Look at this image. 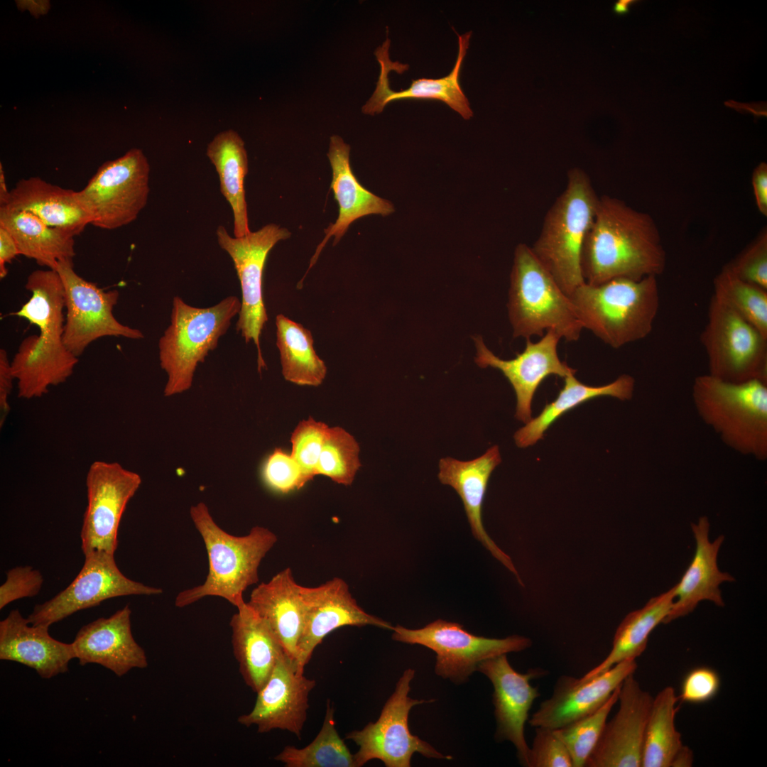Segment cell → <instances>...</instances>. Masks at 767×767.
I'll list each match as a JSON object with an SVG mask.
<instances>
[{
	"mask_svg": "<svg viewBox=\"0 0 767 767\" xmlns=\"http://www.w3.org/2000/svg\"><path fill=\"white\" fill-rule=\"evenodd\" d=\"M300 586L290 567L255 587L248 605L265 622L295 663L304 624Z\"/></svg>",
	"mask_w": 767,
	"mask_h": 767,
	"instance_id": "obj_29",
	"label": "cell"
},
{
	"mask_svg": "<svg viewBox=\"0 0 767 767\" xmlns=\"http://www.w3.org/2000/svg\"><path fill=\"white\" fill-rule=\"evenodd\" d=\"M0 225L13 237L21 255L55 270L75 256L72 235L48 226L32 213L0 206Z\"/></svg>",
	"mask_w": 767,
	"mask_h": 767,
	"instance_id": "obj_32",
	"label": "cell"
},
{
	"mask_svg": "<svg viewBox=\"0 0 767 767\" xmlns=\"http://www.w3.org/2000/svg\"><path fill=\"white\" fill-rule=\"evenodd\" d=\"M190 513L203 539L209 570L203 584L178 593L175 605L182 608L214 596L240 608L246 604L245 590L259 581V567L277 542L276 535L262 526L252 528L246 535H231L215 523L203 502L191 506Z\"/></svg>",
	"mask_w": 767,
	"mask_h": 767,
	"instance_id": "obj_2",
	"label": "cell"
},
{
	"mask_svg": "<svg viewBox=\"0 0 767 767\" xmlns=\"http://www.w3.org/2000/svg\"><path fill=\"white\" fill-rule=\"evenodd\" d=\"M720 685V677L715 670L707 666L696 667L685 675L678 698L690 704L705 703L717 695Z\"/></svg>",
	"mask_w": 767,
	"mask_h": 767,
	"instance_id": "obj_47",
	"label": "cell"
},
{
	"mask_svg": "<svg viewBox=\"0 0 767 767\" xmlns=\"http://www.w3.org/2000/svg\"><path fill=\"white\" fill-rule=\"evenodd\" d=\"M752 185L756 202L759 211L767 215V165L760 163L754 170Z\"/></svg>",
	"mask_w": 767,
	"mask_h": 767,
	"instance_id": "obj_49",
	"label": "cell"
},
{
	"mask_svg": "<svg viewBox=\"0 0 767 767\" xmlns=\"http://www.w3.org/2000/svg\"><path fill=\"white\" fill-rule=\"evenodd\" d=\"M350 146L338 136H332L327 156L332 170L330 188L339 205V216L325 230V236L318 245L310 263L309 270L317 261L328 239L334 236L336 245L356 219L369 214L386 216L394 211L393 205L365 189L354 176L349 163Z\"/></svg>",
	"mask_w": 767,
	"mask_h": 767,
	"instance_id": "obj_27",
	"label": "cell"
},
{
	"mask_svg": "<svg viewBox=\"0 0 767 767\" xmlns=\"http://www.w3.org/2000/svg\"><path fill=\"white\" fill-rule=\"evenodd\" d=\"M700 342L709 374L731 382L767 383V338L713 297Z\"/></svg>",
	"mask_w": 767,
	"mask_h": 767,
	"instance_id": "obj_11",
	"label": "cell"
},
{
	"mask_svg": "<svg viewBox=\"0 0 767 767\" xmlns=\"http://www.w3.org/2000/svg\"><path fill=\"white\" fill-rule=\"evenodd\" d=\"M241 306L234 295L208 308L192 306L178 295L173 298L170 323L158 341L160 365L168 376L165 396L181 393L192 386L198 364L217 347Z\"/></svg>",
	"mask_w": 767,
	"mask_h": 767,
	"instance_id": "obj_6",
	"label": "cell"
},
{
	"mask_svg": "<svg viewBox=\"0 0 767 767\" xmlns=\"http://www.w3.org/2000/svg\"><path fill=\"white\" fill-rule=\"evenodd\" d=\"M276 326L284 379L298 385L320 386L327 367L314 349L310 331L282 314L276 316Z\"/></svg>",
	"mask_w": 767,
	"mask_h": 767,
	"instance_id": "obj_36",
	"label": "cell"
},
{
	"mask_svg": "<svg viewBox=\"0 0 767 767\" xmlns=\"http://www.w3.org/2000/svg\"><path fill=\"white\" fill-rule=\"evenodd\" d=\"M636 2L634 0H619L616 1L614 6V11L618 14H625L629 10V7Z\"/></svg>",
	"mask_w": 767,
	"mask_h": 767,
	"instance_id": "obj_53",
	"label": "cell"
},
{
	"mask_svg": "<svg viewBox=\"0 0 767 767\" xmlns=\"http://www.w3.org/2000/svg\"><path fill=\"white\" fill-rule=\"evenodd\" d=\"M653 697L633 673L620 687L619 709L606 721L587 767H641L644 734Z\"/></svg>",
	"mask_w": 767,
	"mask_h": 767,
	"instance_id": "obj_20",
	"label": "cell"
},
{
	"mask_svg": "<svg viewBox=\"0 0 767 767\" xmlns=\"http://www.w3.org/2000/svg\"><path fill=\"white\" fill-rule=\"evenodd\" d=\"M693 761V754L687 746H683L675 757L672 767L691 766Z\"/></svg>",
	"mask_w": 767,
	"mask_h": 767,
	"instance_id": "obj_51",
	"label": "cell"
},
{
	"mask_svg": "<svg viewBox=\"0 0 767 767\" xmlns=\"http://www.w3.org/2000/svg\"><path fill=\"white\" fill-rule=\"evenodd\" d=\"M636 668V660H626L590 678L560 677L529 724L557 729L594 712Z\"/></svg>",
	"mask_w": 767,
	"mask_h": 767,
	"instance_id": "obj_21",
	"label": "cell"
},
{
	"mask_svg": "<svg viewBox=\"0 0 767 767\" xmlns=\"http://www.w3.org/2000/svg\"><path fill=\"white\" fill-rule=\"evenodd\" d=\"M508 309L514 337L553 330L573 342L583 329L570 298L525 244L515 250Z\"/></svg>",
	"mask_w": 767,
	"mask_h": 767,
	"instance_id": "obj_7",
	"label": "cell"
},
{
	"mask_svg": "<svg viewBox=\"0 0 767 767\" xmlns=\"http://www.w3.org/2000/svg\"><path fill=\"white\" fill-rule=\"evenodd\" d=\"M691 528L695 540V554L680 581L674 586V602L664 624L689 614L702 601L724 606L719 586L724 582L734 581L730 574L721 572L717 566V555L724 536L709 540V523L706 516L700 517L697 523H692Z\"/></svg>",
	"mask_w": 767,
	"mask_h": 767,
	"instance_id": "obj_26",
	"label": "cell"
},
{
	"mask_svg": "<svg viewBox=\"0 0 767 767\" xmlns=\"http://www.w3.org/2000/svg\"><path fill=\"white\" fill-rule=\"evenodd\" d=\"M233 652L246 685L257 692L284 651L265 622L248 605L237 609L230 621Z\"/></svg>",
	"mask_w": 767,
	"mask_h": 767,
	"instance_id": "obj_30",
	"label": "cell"
},
{
	"mask_svg": "<svg viewBox=\"0 0 767 767\" xmlns=\"http://www.w3.org/2000/svg\"><path fill=\"white\" fill-rule=\"evenodd\" d=\"M49 627L29 624L18 609L0 621V659L23 664L43 679L66 673L73 646L53 638Z\"/></svg>",
	"mask_w": 767,
	"mask_h": 767,
	"instance_id": "obj_25",
	"label": "cell"
},
{
	"mask_svg": "<svg viewBox=\"0 0 767 767\" xmlns=\"http://www.w3.org/2000/svg\"><path fill=\"white\" fill-rule=\"evenodd\" d=\"M583 328L612 348L646 338L659 309L657 277L586 283L569 296Z\"/></svg>",
	"mask_w": 767,
	"mask_h": 767,
	"instance_id": "obj_3",
	"label": "cell"
},
{
	"mask_svg": "<svg viewBox=\"0 0 767 767\" xmlns=\"http://www.w3.org/2000/svg\"><path fill=\"white\" fill-rule=\"evenodd\" d=\"M13 376L11 364L7 352L0 349V427L1 428L9 414L11 408L9 398L13 388Z\"/></svg>",
	"mask_w": 767,
	"mask_h": 767,
	"instance_id": "obj_48",
	"label": "cell"
},
{
	"mask_svg": "<svg viewBox=\"0 0 767 767\" xmlns=\"http://www.w3.org/2000/svg\"><path fill=\"white\" fill-rule=\"evenodd\" d=\"M665 265V252L653 218L616 197H599L581 251L584 282L599 285L614 278L657 277Z\"/></svg>",
	"mask_w": 767,
	"mask_h": 767,
	"instance_id": "obj_1",
	"label": "cell"
},
{
	"mask_svg": "<svg viewBox=\"0 0 767 767\" xmlns=\"http://www.w3.org/2000/svg\"><path fill=\"white\" fill-rule=\"evenodd\" d=\"M678 701L670 686L653 698L645 730L641 767H670L684 746L675 724Z\"/></svg>",
	"mask_w": 767,
	"mask_h": 767,
	"instance_id": "obj_37",
	"label": "cell"
},
{
	"mask_svg": "<svg viewBox=\"0 0 767 767\" xmlns=\"http://www.w3.org/2000/svg\"><path fill=\"white\" fill-rule=\"evenodd\" d=\"M477 670L485 675L494 687L495 739L498 741H511L520 763L528 767L530 747L525 738V724L533 701L540 695L538 688L530 682L545 672L536 668L526 673H518L510 665L506 654L479 663Z\"/></svg>",
	"mask_w": 767,
	"mask_h": 767,
	"instance_id": "obj_19",
	"label": "cell"
},
{
	"mask_svg": "<svg viewBox=\"0 0 767 767\" xmlns=\"http://www.w3.org/2000/svg\"><path fill=\"white\" fill-rule=\"evenodd\" d=\"M472 32L469 31L458 36V54L455 65L450 73L440 79L420 78L412 80L411 85L406 89L394 92L389 87L388 75L394 70L400 74L408 70V65L398 62H392L388 55L390 40L387 38L383 45L375 52L377 60L381 66V71L376 89L362 107L365 114H374L383 111L385 106L393 101L415 99H435L445 102L457 111L464 119L473 116L469 102L459 85V77L463 62L469 47Z\"/></svg>",
	"mask_w": 767,
	"mask_h": 767,
	"instance_id": "obj_22",
	"label": "cell"
},
{
	"mask_svg": "<svg viewBox=\"0 0 767 767\" xmlns=\"http://www.w3.org/2000/svg\"><path fill=\"white\" fill-rule=\"evenodd\" d=\"M334 709L330 702L322 727L314 740L304 748L286 746L274 757L287 767H355L349 751L336 729Z\"/></svg>",
	"mask_w": 767,
	"mask_h": 767,
	"instance_id": "obj_38",
	"label": "cell"
},
{
	"mask_svg": "<svg viewBox=\"0 0 767 767\" xmlns=\"http://www.w3.org/2000/svg\"><path fill=\"white\" fill-rule=\"evenodd\" d=\"M712 297L767 338V290L746 282L725 266L714 278Z\"/></svg>",
	"mask_w": 767,
	"mask_h": 767,
	"instance_id": "obj_39",
	"label": "cell"
},
{
	"mask_svg": "<svg viewBox=\"0 0 767 767\" xmlns=\"http://www.w3.org/2000/svg\"><path fill=\"white\" fill-rule=\"evenodd\" d=\"M304 609V624L298 644L295 665L304 673L314 650L327 635L347 626H374L393 629V626L366 612L352 597L347 582L334 577L317 587L300 586Z\"/></svg>",
	"mask_w": 767,
	"mask_h": 767,
	"instance_id": "obj_16",
	"label": "cell"
},
{
	"mask_svg": "<svg viewBox=\"0 0 767 767\" xmlns=\"http://www.w3.org/2000/svg\"><path fill=\"white\" fill-rule=\"evenodd\" d=\"M10 191L7 190L4 172L2 168V164H0V205L4 206L6 204Z\"/></svg>",
	"mask_w": 767,
	"mask_h": 767,
	"instance_id": "obj_52",
	"label": "cell"
},
{
	"mask_svg": "<svg viewBox=\"0 0 767 767\" xmlns=\"http://www.w3.org/2000/svg\"><path fill=\"white\" fill-rule=\"evenodd\" d=\"M315 685V680L298 673L295 662L283 653L256 692L251 711L239 717L237 721L247 727L256 726L259 733L285 730L301 739L309 694Z\"/></svg>",
	"mask_w": 767,
	"mask_h": 767,
	"instance_id": "obj_17",
	"label": "cell"
},
{
	"mask_svg": "<svg viewBox=\"0 0 767 767\" xmlns=\"http://www.w3.org/2000/svg\"><path fill=\"white\" fill-rule=\"evenodd\" d=\"M359 447L343 428H329L318 460L316 474H322L343 485H350L361 467Z\"/></svg>",
	"mask_w": 767,
	"mask_h": 767,
	"instance_id": "obj_41",
	"label": "cell"
},
{
	"mask_svg": "<svg viewBox=\"0 0 767 767\" xmlns=\"http://www.w3.org/2000/svg\"><path fill=\"white\" fill-rule=\"evenodd\" d=\"M497 445L474 459L462 461L450 457L439 462L438 479L442 484L452 487L461 498L474 538L503 564L523 585L511 557L486 533L482 522V505L490 476L501 463Z\"/></svg>",
	"mask_w": 767,
	"mask_h": 767,
	"instance_id": "obj_24",
	"label": "cell"
},
{
	"mask_svg": "<svg viewBox=\"0 0 767 767\" xmlns=\"http://www.w3.org/2000/svg\"><path fill=\"white\" fill-rule=\"evenodd\" d=\"M725 267L737 278L767 290L766 232Z\"/></svg>",
	"mask_w": 767,
	"mask_h": 767,
	"instance_id": "obj_44",
	"label": "cell"
},
{
	"mask_svg": "<svg viewBox=\"0 0 767 767\" xmlns=\"http://www.w3.org/2000/svg\"><path fill=\"white\" fill-rule=\"evenodd\" d=\"M530 748L528 767H573L571 756L554 730L535 727Z\"/></svg>",
	"mask_w": 767,
	"mask_h": 767,
	"instance_id": "obj_45",
	"label": "cell"
},
{
	"mask_svg": "<svg viewBox=\"0 0 767 767\" xmlns=\"http://www.w3.org/2000/svg\"><path fill=\"white\" fill-rule=\"evenodd\" d=\"M560 337L548 330L541 339L532 342L526 339L524 350L508 360L500 359L485 345L481 336L474 337L477 348L476 364L481 368L499 369L511 384L516 396V418L525 423L532 419L531 403L540 384L549 376L565 378L576 369L562 361L557 354Z\"/></svg>",
	"mask_w": 767,
	"mask_h": 767,
	"instance_id": "obj_18",
	"label": "cell"
},
{
	"mask_svg": "<svg viewBox=\"0 0 767 767\" xmlns=\"http://www.w3.org/2000/svg\"><path fill=\"white\" fill-rule=\"evenodd\" d=\"M392 639L421 645L436 653L435 673L456 684L465 682L479 663L531 646L530 638L513 635L504 638L476 636L456 622L437 619L418 629L393 627Z\"/></svg>",
	"mask_w": 767,
	"mask_h": 767,
	"instance_id": "obj_10",
	"label": "cell"
},
{
	"mask_svg": "<svg viewBox=\"0 0 767 767\" xmlns=\"http://www.w3.org/2000/svg\"><path fill=\"white\" fill-rule=\"evenodd\" d=\"M556 398L546 404L541 413L532 418L514 434L516 445L523 448L533 445L542 439L544 433L560 416L579 405L600 396H611L621 401L632 398L635 381L628 374L619 376L614 381L603 386L584 384L569 375Z\"/></svg>",
	"mask_w": 767,
	"mask_h": 767,
	"instance_id": "obj_34",
	"label": "cell"
},
{
	"mask_svg": "<svg viewBox=\"0 0 767 767\" xmlns=\"http://www.w3.org/2000/svg\"><path fill=\"white\" fill-rule=\"evenodd\" d=\"M675 588L652 597L641 609L628 614L619 625L607 656L582 678L594 677L626 660H636L646 650L649 635L670 612Z\"/></svg>",
	"mask_w": 767,
	"mask_h": 767,
	"instance_id": "obj_35",
	"label": "cell"
},
{
	"mask_svg": "<svg viewBox=\"0 0 767 767\" xmlns=\"http://www.w3.org/2000/svg\"><path fill=\"white\" fill-rule=\"evenodd\" d=\"M141 484L138 474L118 462L92 463L86 476L87 506L80 533L85 555L96 552L114 555L120 521Z\"/></svg>",
	"mask_w": 767,
	"mask_h": 767,
	"instance_id": "obj_14",
	"label": "cell"
},
{
	"mask_svg": "<svg viewBox=\"0 0 767 767\" xmlns=\"http://www.w3.org/2000/svg\"><path fill=\"white\" fill-rule=\"evenodd\" d=\"M43 584V577L31 566H19L6 572V579L0 587V609L11 602L38 594Z\"/></svg>",
	"mask_w": 767,
	"mask_h": 767,
	"instance_id": "obj_46",
	"label": "cell"
},
{
	"mask_svg": "<svg viewBox=\"0 0 767 767\" xmlns=\"http://www.w3.org/2000/svg\"><path fill=\"white\" fill-rule=\"evenodd\" d=\"M328 430L325 423L310 417L300 421L292 433L290 455L300 467L307 482L317 475V466Z\"/></svg>",
	"mask_w": 767,
	"mask_h": 767,
	"instance_id": "obj_42",
	"label": "cell"
},
{
	"mask_svg": "<svg viewBox=\"0 0 767 767\" xmlns=\"http://www.w3.org/2000/svg\"><path fill=\"white\" fill-rule=\"evenodd\" d=\"M78 357L62 339L31 334L21 342L11 361L18 396L40 398L48 388L64 383L72 374Z\"/></svg>",
	"mask_w": 767,
	"mask_h": 767,
	"instance_id": "obj_28",
	"label": "cell"
},
{
	"mask_svg": "<svg viewBox=\"0 0 767 767\" xmlns=\"http://www.w3.org/2000/svg\"><path fill=\"white\" fill-rule=\"evenodd\" d=\"M18 255H21L18 246L10 232L0 225V277L4 278L7 273L6 263H9Z\"/></svg>",
	"mask_w": 767,
	"mask_h": 767,
	"instance_id": "obj_50",
	"label": "cell"
},
{
	"mask_svg": "<svg viewBox=\"0 0 767 767\" xmlns=\"http://www.w3.org/2000/svg\"><path fill=\"white\" fill-rule=\"evenodd\" d=\"M599 199L588 175L581 168L570 169L565 190L547 211L540 234L531 247L568 297L585 283L581 251Z\"/></svg>",
	"mask_w": 767,
	"mask_h": 767,
	"instance_id": "obj_4",
	"label": "cell"
},
{
	"mask_svg": "<svg viewBox=\"0 0 767 767\" xmlns=\"http://www.w3.org/2000/svg\"><path fill=\"white\" fill-rule=\"evenodd\" d=\"M4 206L32 213L48 226L73 236L90 224L89 216L77 200L76 191L53 185L38 177L19 180L10 190Z\"/></svg>",
	"mask_w": 767,
	"mask_h": 767,
	"instance_id": "obj_31",
	"label": "cell"
},
{
	"mask_svg": "<svg viewBox=\"0 0 767 767\" xmlns=\"http://www.w3.org/2000/svg\"><path fill=\"white\" fill-rule=\"evenodd\" d=\"M261 476L268 487L281 494L300 489L307 483L292 455L281 448H276L266 457L262 466Z\"/></svg>",
	"mask_w": 767,
	"mask_h": 767,
	"instance_id": "obj_43",
	"label": "cell"
},
{
	"mask_svg": "<svg viewBox=\"0 0 767 767\" xmlns=\"http://www.w3.org/2000/svg\"><path fill=\"white\" fill-rule=\"evenodd\" d=\"M622 684V683H621ZM619 686L594 712L561 728L553 729L567 748L573 767H583L597 744L609 712L618 702Z\"/></svg>",
	"mask_w": 767,
	"mask_h": 767,
	"instance_id": "obj_40",
	"label": "cell"
},
{
	"mask_svg": "<svg viewBox=\"0 0 767 767\" xmlns=\"http://www.w3.org/2000/svg\"><path fill=\"white\" fill-rule=\"evenodd\" d=\"M219 246L231 257L241 290V306L236 329L246 343L253 341L257 349L259 371L266 367L260 337L268 320L262 293L263 272L269 251L280 241L288 239V229L268 224L241 237L231 236L226 228L216 230Z\"/></svg>",
	"mask_w": 767,
	"mask_h": 767,
	"instance_id": "obj_12",
	"label": "cell"
},
{
	"mask_svg": "<svg viewBox=\"0 0 767 767\" xmlns=\"http://www.w3.org/2000/svg\"><path fill=\"white\" fill-rule=\"evenodd\" d=\"M697 413L723 442L740 454L767 458V383L731 382L710 374L692 384Z\"/></svg>",
	"mask_w": 767,
	"mask_h": 767,
	"instance_id": "obj_5",
	"label": "cell"
},
{
	"mask_svg": "<svg viewBox=\"0 0 767 767\" xmlns=\"http://www.w3.org/2000/svg\"><path fill=\"white\" fill-rule=\"evenodd\" d=\"M78 575L50 600L36 605L27 619L32 625L50 627L72 614L99 605L108 599L127 595H156L160 588L126 577L119 569L114 555L96 552L85 555Z\"/></svg>",
	"mask_w": 767,
	"mask_h": 767,
	"instance_id": "obj_15",
	"label": "cell"
},
{
	"mask_svg": "<svg viewBox=\"0 0 767 767\" xmlns=\"http://www.w3.org/2000/svg\"><path fill=\"white\" fill-rule=\"evenodd\" d=\"M55 271L65 288L66 315L62 340L76 357L104 337H144L141 330L121 323L114 317L113 310L119 297L117 290H106L86 281L74 270L72 260L59 262Z\"/></svg>",
	"mask_w": 767,
	"mask_h": 767,
	"instance_id": "obj_13",
	"label": "cell"
},
{
	"mask_svg": "<svg viewBox=\"0 0 767 767\" xmlns=\"http://www.w3.org/2000/svg\"><path fill=\"white\" fill-rule=\"evenodd\" d=\"M149 176L150 165L138 148L103 163L86 186L76 191L90 224L112 230L136 220L147 204Z\"/></svg>",
	"mask_w": 767,
	"mask_h": 767,
	"instance_id": "obj_8",
	"label": "cell"
},
{
	"mask_svg": "<svg viewBox=\"0 0 767 767\" xmlns=\"http://www.w3.org/2000/svg\"><path fill=\"white\" fill-rule=\"evenodd\" d=\"M414 675L413 669H406L384 704L378 719L368 723L360 730H353L346 734L345 739L353 741L359 746V750L354 754L355 767H361L373 759L381 761L386 767H410L415 753L428 758H452L450 756L443 755L410 731L408 716L410 709L415 705L434 701L415 700L408 696Z\"/></svg>",
	"mask_w": 767,
	"mask_h": 767,
	"instance_id": "obj_9",
	"label": "cell"
},
{
	"mask_svg": "<svg viewBox=\"0 0 767 767\" xmlns=\"http://www.w3.org/2000/svg\"><path fill=\"white\" fill-rule=\"evenodd\" d=\"M207 156L219 176L221 192L232 208L234 236H244L251 232L244 190L249 171L244 142L232 129L222 131L208 143Z\"/></svg>",
	"mask_w": 767,
	"mask_h": 767,
	"instance_id": "obj_33",
	"label": "cell"
},
{
	"mask_svg": "<svg viewBox=\"0 0 767 767\" xmlns=\"http://www.w3.org/2000/svg\"><path fill=\"white\" fill-rule=\"evenodd\" d=\"M131 614L126 605L108 618L83 626L72 643L79 663L99 664L119 677L133 668H146L147 657L132 635Z\"/></svg>",
	"mask_w": 767,
	"mask_h": 767,
	"instance_id": "obj_23",
	"label": "cell"
}]
</instances>
